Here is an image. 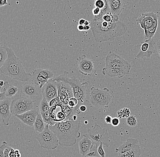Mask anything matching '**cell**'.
<instances>
[{
  "instance_id": "cell-21",
  "label": "cell",
  "mask_w": 160,
  "mask_h": 157,
  "mask_svg": "<svg viewBox=\"0 0 160 157\" xmlns=\"http://www.w3.org/2000/svg\"><path fill=\"white\" fill-rule=\"evenodd\" d=\"M3 91L5 92V96L7 98H12L16 95L19 91V88L13 84H9L8 81H5V84Z\"/></svg>"
},
{
  "instance_id": "cell-15",
  "label": "cell",
  "mask_w": 160,
  "mask_h": 157,
  "mask_svg": "<svg viewBox=\"0 0 160 157\" xmlns=\"http://www.w3.org/2000/svg\"><path fill=\"white\" fill-rule=\"evenodd\" d=\"M156 42L153 39L145 40L140 45V51L136 56V58H142L144 57L151 58L153 54Z\"/></svg>"
},
{
  "instance_id": "cell-20",
  "label": "cell",
  "mask_w": 160,
  "mask_h": 157,
  "mask_svg": "<svg viewBox=\"0 0 160 157\" xmlns=\"http://www.w3.org/2000/svg\"><path fill=\"white\" fill-rule=\"evenodd\" d=\"M93 145V143L88 137L84 136L79 143L80 154L82 157L90 151Z\"/></svg>"
},
{
  "instance_id": "cell-46",
  "label": "cell",
  "mask_w": 160,
  "mask_h": 157,
  "mask_svg": "<svg viewBox=\"0 0 160 157\" xmlns=\"http://www.w3.org/2000/svg\"><path fill=\"white\" fill-rule=\"evenodd\" d=\"M77 28H78V30L79 31H84V25H78Z\"/></svg>"
},
{
  "instance_id": "cell-2",
  "label": "cell",
  "mask_w": 160,
  "mask_h": 157,
  "mask_svg": "<svg viewBox=\"0 0 160 157\" xmlns=\"http://www.w3.org/2000/svg\"><path fill=\"white\" fill-rule=\"evenodd\" d=\"M91 29L94 40L97 42L111 41L123 35L128 30V27L124 23L119 21L117 22L90 21Z\"/></svg>"
},
{
  "instance_id": "cell-3",
  "label": "cell",
  "mask_w": 160,
  "mask_h": 157,
  "mask_svg": "<svg viewBox=\"0 0 160 157\" xmlns=\"http://www.w3.org/2000/svg\"><path fill=\"white\" fill-rule=\"evenodd\" d=\"M0 71L12 79L18 81L27 82L32 77V74L26 72L22 61L16 56L11 48H8V57Z\"/></svg>"
},
{
  "instance_id": "cell-40",
  "label": "cell",
  "mask_w": 160,
  "mask_h": 157,
  "mask_svg": "<svg viewBox=\"0 0 160 157\" xmlns=\"http://www.w3.org/2000/svg\"><path fill=\"white\" fill-rule=\"evenodd\" d=\"M100 12H101V9L95 7L92 11V13L94 16H98L100 14Z\"/></svg>"
},
{
  "instance_id": "cell-43",
  "label": "cell",
  "mask_w": 160,
  "mask_h": 157,
  "mask_svg": "<svg viewBox=\"0 0 160 157\" xmlns=\"http://www.w3.org/2000/svg\"><path fill=\"white\" fill-rule=\"evenodd\" d=\"M8 4L7 0H0V7Z\"/></svg>"
},
{
  "instance_id": "cell-44",
  "label": "cell",
  "mask_w": 160,
  "mask_h": 157,
  "mask_svg": "<svg viewBox=\"0 0 160 157\" xmlns=\"http://www.w3.org/2000/svg\"><path fill=\"white\" fill-rule=\"evenodd\" d=\"M7 97L5 96V92L4 91L1 92L0 91V101L4 100Z\"/></svg>"
},
{
  "instance_id": "cell-11",
  "label": "cell",
  "mask_w": 160,
  "mask_h": 157,
  "mask_svg": "<svg viewBox=\"0 0 160 157\" xmlns=\"http://www.w3.org/2000/svg\"><path fill=\"white\" fill-rule=\"evenodd\" d=\"M136 22L144 30L151 29L158 25V16L153 12L144 13L140 16Z\"/></svg>"
},
{
  "instance_id": "cell-30",
  "label": "cell",
  "mask_w": 160,
  "mask_h": 157,
  "mask_svg": "<svg viewBox=\"0 0 160 157\" xmlns=\"http://www.w3.org/2000/svg\"><path fill=\"white\" fill-rule=\"evenodd\" d=\"M66 118V115L63 111H59L56 114V119L54 122H63Z\"/></svg>"
},
{
  "instance_id": "cell-13",
  "label": "cell",
  "mask_w": 160,
  "mask_h": 157,
  "mask_svg": "<svg viewBox=\"0 0 160 157\" xmlns=\"http://www.w3.org/2000/svg\"><path fill=\"white\" fill-rule=\"evenodd\" d=\"M29 81L22 86L20 96L35 101L34 99L39 95L40 88L35 85L32 80Z\"/></svg>"
},
{
  "instance_id": "cell-23",
  "label": "cell",
  "mask_w": 160,
  "mask_h": 157,
  "mask_svg": "<svg viewBox=\"0 0 160 157\" xmlns=\"http://www.w3.org/2000/svg\"><path fill=\"white\" fill-rule=\"evenodd\" d=\"M46 125L47 124H45V122H44L41 113H39L38 115L37 116L34 125L36 132H39V133H42L44 131Z\"/></svg>"
},
{
  "instance_id": "cell-34",
  "label": "cell",
  "mask_w": 160,
  "mask_h": 157,
  "mask_svg": "<svg viewBox=\"0 0 160 157\" xmlns=\"http://www.w3.org/2000/svg\"><path fill=\"white\" fill-rule=\"evenodd\" d=\"M95 7L102 9L105 7V0H96L94 2Z\"/></svg>"
},
{
  "instance_id": "cell-28",
  "label": "cell",
  "mask_w": 160,
  "mask_h": 157,
  "mask_svg": "<svg viewBox=\"0 0 160 157\" xmlns=\"http://www.w3.org/2000/svg\"><path fill=\"white\" fill-rule=\"evenodd\" d=\"M98 146L93 144L92 147L89 152L84 157H101L98 153Z\"/></svg>"
},
{
  "instance_id": "cell-33",
  "label": "cell",
  "mask_w": 160,
  "mask_h": 157,
  "mask_svg": "<svg viewBox=\"0 0 160 157\" xmlns=\"http://www.w3.org/2000/svg\"><path fill=\"white\" fill-rule=\"evenodd\" d=\"M78 101L75 97H71L70 98L69 101L68 103V106L70 108L73 109L78 106Z\"/></svg>"
},
{
  "instance_id": "cell-51",
  "label": "cell",
  "mask_w": 160,
  "mask_h": 157,
  "mask_svg": "<svg viewBox=\"0 0 160 157\" xmlns=\"http://www.w3.org/2000/svg\"><path fill=\"white\" fill-rule=\"evenodd\" d=\"M88 121H85V124H88Z\"/></svg>"
},
{
  "instance_id": "cell-29",
  "label": "cell",
  "mask_w": 160,
  "mask_h": 157,
  "mask_svg": "<svg viewBox=\"0 0 160 157\" xmlns=\"http://www.w3.org/2000/svg\"><path fill=\"white\" fill-rule=\"evenodd\" d=\"M126 123L129 127H136L138 124V121H137L136 116H134V115H131L129 116L127 118Z\"/></svg>"
},
{
  "instance_id": "cell-16",
  "label": "cell",
  "mask_w": 160,
  "mask_h": 157,
  "mask_svg": "<svg viewBox=\"0 0 160 157\" xmlns=\"http://www.w3.org/2000/svg\"><path fill=\"white\" fill-rule=\"evenodd\" d=\"M12 98H6L0 101V119L6 126L9 125V121L12 116L10 110Z\"/></svg>"
},
{
  "instance_id": "cell-25",
  "label": "cell",
  "mask_w": 160,
  "mask_h": 157,
  "mask_svg": "<svg viewBox=\"0 0 160 157\" xmlns=\"http://www.w3.org/2000/svg\"><path fill=\"white\" fill-rule=\"evenodd\" d=\"M102 20L108 22H117L119 21V16L113 14L110 12L102 17Z\"/></svg>"
},
{
  "instance_id": "cell-41",
  "label": "cell",
  "mask_w": 160,
  "mask_h": 157,
  "mask_svg": "<svg viewBox=\"0 0 160 157\" xmlns=\"http://www.w3.org/2000/svg\"><path fill=\"white\" fill-rule=\"evenodd\" d=\"M112 120V116H110V115H108V116H106L105 118V122L108 124H111Z\"/></svg>"
},
{
  "instance_id": "cell-18",
  "label": "cell",
  "mask_w": 160,
  "mask_h": 157,
  "mask_svg": "<svg viewBox=\"0 0 160 157\" xmlns=\"http://www.w3.org/2000/svg\"><path fill=\"white\" fill-rule=\"evenodd\" d=\"M138 140L133 138H128L127 141L118 148L116 149L115 151L118 155L124 154L129 151L135 146L138 145Z\"/></svg>"
},
{
  "instance_id": "cell-27",
  "label": "cell",
  "mask_w": 160,
  "mask_h": 157,
  "mask_svg": "<svg viewBox=\"0 0 160 157\" xmlns=\"http://www.w3.org/2000/svg\"><path fill=\"white\" fill-rule=\"evenodd\" d=\"M158 26H156L153 28L149 30H144V38L145 40L152 39L157 31Z\"/></svg>"
},
{
  "instance_id": "cell-4",
  "label": "cell",
  "mask_w": 160,
  "mask_h": 157,
  "mask_svg": "<svg viewBox=\"0 0 160 157\" xmlns=\"http://www.w3.org/2000/svg\"><path fill=\"white\" fill-rule=\"evenodd\" d=\"M132 68L128 62L120 57L112 51H110L106 58V67L102 73L110 77L122 78L129 74Z\"/></svg>"
},
{
  "instance_id": "cell-45",
  "label": "cell",
  "mask_w": 160,
  "mask_h": 157,
  "mask_svg": "<svg viewBox=\"0 0 160 157\" xmlns=\"http://www.w3.org/2000/svg\"><path fill=\"white\" fill-rule=\"evenodd\" d=\"M86 20H85L84 19H81L78 21V25H84L85 24V22Z\"/></svg>"
},
{
  "instance_id": "cell-47",
  "label": "cell",
  "mask_w": 160,
  "mask_h": 157,
  "mask_svg": "<svg viewBox=\"0 0 160 157\" xmlns=\"http://www.w3.org/2000/svg\"><path fill=\"white\" fill-rule=\"evenodd\" d=\"M84 31H88L91 29L90 25H84Z\"/></svg>"
},
{
  "instance_id": "cell-12",
  "label": "cell",
  "mask_w": 160,
  "mask_h": 157,
  "mask_svg": "<svg viewBox=\"0 0 160 157\" xmlns=\"http://www.w3.org/2000/svg\"><path fill=\"white\" fill-rule=\"evenodd\" d=\"M77 60L78 62L79 71L81 74L90 76L96 73L93 61L88 59L86 55L83 54L78 58Z\"/></svg>"
},
{
  "instance_id": "cell-35",
  "label": "cell",
  "mask_w": 160,
  "mask_h": 157,
  "mask_svg": "<svg viewBox=\"0 0 160 157\" xmlns=\"http://www.w3.org/2000/svg\"><path fill=\"white\" fill-rule=\"evenodd\" d=\"M102 143H100V145L98 148V151L99 155L101 157H106V154L103 150V148Z\"/></svg>"
},
{
  "instance_id": "cell-26",
  "label": "cell",
  "mask_w": 160,
  "mask_h": 157,
  "mask_svg": "<svg viewBox=\"0 0 160 157\" xmlns=\"http://www.w3.org/2000/svg\"><path fill=\"white\" fill-rule=\"evenodd\" d=\"M50 109L49 103L44 98L40 102L39 105V111L40 113H43L49 112Z\"/></svg>"
},
{
  "instance_id": "cell-39",
  "label": "cell",
  "mask_w": 160,
  "mask_h": 157,
  "mask_svg": "<svg viewBox=\"0 0 160 157\" xmlns=\"http://www.w3.org/2000/svg\"><path fill=\"white\" fill-rule=\"evenodd\" d=\"M12 147L8 145L5 150L3 157H9V154L10 151L12 150Z\"/></svg>"
},
{
  "instance_id": "cell-5",
  "label": "cell",
  "mask_w": 160,
  "mask_h": 157,
  "mask_svg": "<svg viewBox=\"0 0 160 157\" xmlns=\"http://www.w3.org/2000/svg\"><path fill=\"white\" fill-rule=\"evenodd\" d=\"M68 72L65 71L63 74L54 77L53 80L63 81L70 85L72 87L74 97L78 101L79 103L83 104L89 102L86 99L87 88L88 85V82L79 80L74 76L69 78L68 76Z\"/></svg>"
},
{
  "instance_id": "cell-31",
  "label": "cell",
  "mask_w": 160,
  "mask_h": 157,
  "mask_svg": "<svg viewBox=\"0 0 160 157\" xmlns=\"http://www.w3.org/2000/svg\"><path fill=\"white\" fill-rule=\"evenodd\" d=\"M42 115V118L45 124L50 125L52 122L50 118V114L49 112H43V113H40Z\"/></svg>"
},
{
  "instance_id": "cell-8",
  "label": "cell",
  "mask_w": 160,
  "mask_h": 157,
  "mask_svg": "<svg viewBox=\"0 0 160 157\" xmlns=\"http://www.w3.org/2000/svg\"><path fill=\"white\" fill-rule=\"evenodd\" d=\"M35 101L20 96L12 100L10 110L12 115H19L33 110Z\"/></svg>"
},
{
  "instance_id": "cell-19",
  "label": "cell",
  "mask_w": 160,
  "mask_h": 157,
  "mask_svg": "<svg viewBox=\"0 0 160 157\" xmlns=\"http://www.w3.org/2000/svg\"><path fill=\"white\" fill-rule=\"evenodd\" d=\"M110 8V12L113 14L119 16L125 6V2L122 0H108Z\"/></svg>"
},
{
  "instance_id": "cell-17",
  "label": "cell",
  "mask_w": 160,
  "mask_h": 157,
  "mask_svg": "<svg viewBox=\"0 0 160 157\" xmlns=\"http://www.w3.org/2000/svg\"><path fill=\"white\" fill-rule=\"evenodd\" d=\"M38 114V111L33 109L21 115H16L15 116L24 124L29 127H32L34 125L36 118Z\"/></svg>"
},
{
  "instance_id": "cell-42",
  "label": "cell",
  "mask_w": 160,
  "mask_h": 157,
  "mask_svg": "<svg viewBox=\"0 0 160 157\" xmlns=\"http://www.w3.org/2000/svg\"><path fill=\"white\" fill-rule=\"evenodd\" d=\"M9 157H16V155L15 153V149L12 148V150L10 151L9 154Z\"/></svg>"
},
{
  "instance_id": "cell-7",
  "label": "cell",
  "mask_w": 160,
  "mask_h": 157,
  "mask_svg": "<svg viewBox=\"0 0 160 157\" xmlns=\"http://www.w3.org/2000/svg\"><path fill=\"white\" fill-rule=\"evenodd\" d=\"M88 137L93 144L99 146L100 143H102L103 145L109 148L110 146V140L108 130L106 128H102L98 124H95L93 128L88 129V133L83 135Z\"/></svg>"
},
{
  "instance_id": "cell-48",
  "label": "cell",
  "mask_w": 160,
  "mask_h": 157,
  "mask_svg": "<svg viewBox=\"0 0 160 157\" xmlns=\"http://www.w3.org/2000/svg\"><path fill=\"white\" fill-rule=\"evenodd\" d=\"M5 82L2 80H0V86L2 87L3 86H4Z\"/></svg>"
},
{
  "instance_id": "cell-38",
  "label": "cell",
  "mask_w": 160,
  "mask_h": 157,
  "mask_svg": "<svg viewBox=\"0 0 160 157\" xmlns=\"http://www.w3.org/2000/svg\"><path fill=\"white\" fill-rule=\"evenodd\" d=\"M120 123V120L119 118L118 117H114L112 118V126L114 127H117L119 125Z\"/></svg>"
},
{
  "instance_id": "cell-49",
  "label": "cell",
  "mask_w": 160,
  "mask_h": 157,
  "mask_svg": "<svg viewBox=\"0 0 160 157\" xmlns=\"http://www.w3.org/2000/svg\"><path fill=\"white\" fill-rule=\"evenodd\" d=\"M90 22L88 21H86L85 22L84 25H90Z\"/></svg>"
},
{
  "instance_id": "cell-10",
  "label": "cell",
  "mask_w": 160,
  "mask_h": 157,
  "mask_svg": "<svg viewBox=\"0 0 160 157\" xmlns=\"http://www.w3.org/2000/svg\"><path fill=\"white\" fill-rule=\"evenodd\" d=\"M54 76L53 72L51 70L43 68H37L32 71L31 80L35 85L41 89L49 80L53 78Z\"/></svg>"
},
{
  "instance_id": "cell-9",
  "label": "cell",
  "mask_w": 160,
  "mask_h": 157,
  "mask_svg": "<svg viewBox=\"0 0 160 157\" xmlns=\"http://www.w3.org/2000/svg\"><path fill=\"white\" fill-rule=\"evenodd\" d=\"M37 139L41 146L48 150H55L58 146L59 141L57 136L49 128L47 124L44 131L37 136Z\"/></svg>"
},
{
  "instance_id": "cell-1",
  "label": "cell",
  "mask_w": 160,
  "mask_h": 157,
  "mask_svg": "<svg viewBox=\"0 0 160 157\" xmlns=\"http://www.w3.org/2000/svg\"><path fill=\"white\" fill-rule=\"evenodd\" d=\"M81 117L77 121L65 120L62 122H52L49 128L57 136L59 144L62 146H72L77 143V140L81 136Z\"/></svg>"
},
{
  "instance_id": "cell-37",
  "label": "cell",
  "mask_w": 160,
  "mask_h": 157,
  "mask_svg": "<svg viewBox=\"0 0 160 157\" xmlns=\"http://www.w3.org/2000/svg\"><path fill=\"white\" fill-rule=\"evenodd\" d=\"M8 146V143L6 141L3 142L2 144L0 146V157L3 156L4 152Z\"/></svg>"
},
{
  "instance_id": "cell-36",
  "label": "cell",
  "mask_w": 160,
  "mask_h": 157,
  "mask_svg": "<svg viewBox=\"0 0 160 157\" xmlns=\"http://www.w3.org/2000/svg\"><path fill=\"white\" fill-rule=\"evenodd\" d=\"M89 102H87V103H80L79 102L78 103L79 109L78 111L80 112H87L88 110V107H87V103H88Z\"/></svg>"
},
{
  "instance_id": "cell-22",
  "label": "cell",
  "mask_w": 160,
  "mask_h": 157,
  "mask_svg": "<svg viewBox=\"0 0 160 157\" xmlns=\"http://www.w3.org/2000/svg\"><path fill=\"white\" fill-rule=\"evenodd\" d=\"M142 151L139 145H136L129 151L118 155V157H140Z\"/></svg>"
},
{
  "instance_id": "cell-52",
  "label": "cell",
  "mask_w": 160,
  "mask_h": 157,
  "mask_svg": "<svg viewBox=\"0 0 160 157\" xmlns=\"http://www.w3.org/2000/svg\"><path fill=\"white\" fill-rule=\"evenodd\" d=\"M2 86H0V90H1V89H2Z\"/></svg>"
},
{
  "instance_id": "cell-24",
  "label": "cell",
  "mask_w": 160,
  "mask_h": 157,
  "mask_svg": "<svg viewBox=\"0 0 160 157\" xmlns=\"http://www.w3.org/2000/svg\"><path fill=\"white\" fill-rule=\"evenodd\" d=\"M8 48L0 43V70L8 58Z\"/></svg>"
},
{
  "instance_id": "cell-14",
  "label": "cell",
  "mask_w": 160,
  "mask_h": 157,
  "mask_svg": "<svg viewBox=\"0 0 160 157\" xmlns=\"http://www.w3.org/2000/svg\"><path fill=\"white\" fill-rule=\"evenodd\" d=\"M42 95L48 102L58 96V89L56 81L52 79L49 80L42 88Z\"/></svg>"
},
{
  "instance_id": "cell-6",
  "label": "cell",
  "mask_w": 160,
  "mask_h": 157,
  "mask_svg": "<svg viewBox=\"0 0 160 157\" xmlns=\"http://www.w3.org/2000/svg\"><path fill=\"white\" fill-rule=\"evenodd\" d=\"M112 96L109 90L107 87L103 89L91 87L90 94V102L97 108H108L112 101Z\"/></svg>"
},
{
  "instance_id": "cell-50",
  "label": "cell",
  "mask_w": 160,
  "mask_h": 157,
  "mask_svg": "<svg viewBox=\"0 0 160 157\" xmlns=\"http://www.w3.org/2000/svg\"><path fill=\"white\" fill-rule=\"evenodd\" d=\"M21 156H22V155H21V153L16 155V157H21Z\"/></svg>"
},
{
  "instance_id": "cell-32",
  "label": "cell",
  "mask_w": 160,
  "mask_h": 157,
  "mask_svg": "<svg viewBox=\"0 0 160 157\" xmlns=\"http://www.w3.org/2000/svg\"><path fill=\"white\" fill-rule=\"evenodd\" d=\"M153 54H156L157 58H158V60H160V38L156 42L154 51Z\"/></svg>"
}]
</instances>
